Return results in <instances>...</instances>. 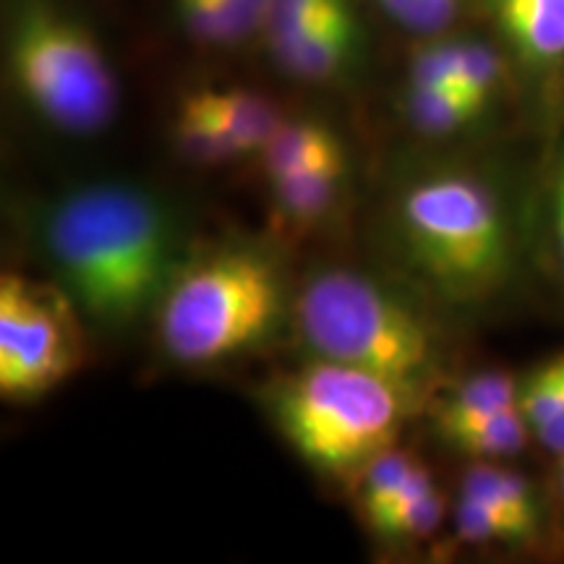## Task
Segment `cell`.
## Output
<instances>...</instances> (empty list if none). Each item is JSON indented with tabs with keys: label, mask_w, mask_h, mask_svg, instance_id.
Here are the masks:
<instances>
[{
	"label": "cell",
	"mask_w": 564,
	"mask_h": 564,
	"mask_svg": "<svg viewBox=\"0 0 564 564\" xmlns=\"http://www.w3.org/2000/svg\"><path fill=\"white\" fill-rule=\"evenodd\" d=\"M40 243L84 319L108 333L154 312L186 264L175 212L158 194L121 181L63 194L42 217Z\"/></svg>",
	"instance_id": "6da1fadb"
},
{
	"label": "cell",
	"mask_w": 564,
	"mask_h": 564,
	"mask_svg": "<svg viewBox=\"0 0 564 564\" xmlns=\"http://www.w3.org/2000/svg\"><path fill=\"white\" fill-rule=\"evenodd\" d=\"M394 217L408 259L442 301L484 308L510 291L520 236L491 175L474 167L421 175L400 194Z\"/></svg>",
	"instance_id": "7a4b0ae2"
},
{
	"label": "cell",
	"mask_w": 564,
	"mask_h": 564,
	"mask_svg": "<svg viewBox=\"0 0 564 564\" xmlns=\"http://www.w3.org/2000/svg\"><path fill=\"white\" fill-rule=\"evenodd\" d=\"M3 61L17 100L51 131L91 139L118 118V70L74 0H3Z\"/></svg>",
	"instance_id": "3957f363"
},
{
	"label": "cell",
	"mask_w": 564,
	"mask_h": 564,
	"mask_svg": "<svg viewBox=\"0 0 564 564\" xmlns=\"http://www.w3.org/2000/svg\"><path fill=\"white\" fill-rule=\"evenodd\" d=\"M295 324L316 358L379 373L411 394L429 382L440 358L429 322L352 270L316 272L295 299Z\"/></svg>",
	"instance_id": "277c9868"
},
{
	"label": "cell",
	"mask_w": 564,
	"mask_h": 564,
	"mask_svg": "<svg viewBox=\"0 0 564 564\" xmlns=\"http://www.w3.org/2000/svg\"><path fill=\"white\" fill-rule=\"evenodd\" d=\"M154 314L162 350L173 361L217 364L274 333L282 280L264 253L223 249L183 264Z\"/></svg>",
	"instance_id": "5b68a950"
},
{
	"label": "cell",
	"mask_w": 564,
	"mask_h": 564,
	"mask_svg": "<svg viewBox=\"0 0 564 564\" xmlns=\"http://www.w3.org/2000/svg\"><path fill=\"white\" fill-rule=\"evenodd\" d=\"M408 394L379 373L319 358L282 379L272 394V415L312 468L356 474L394 444Z\"/></svg>",
	"instance_id": "8992f818"
},
{
	"label": "cell",
	"mask_w": 564,
	"mask_h": 564,
	"mask_svg": "<svg viewBox=\"0 0 564 564\" xmlns=\"http://www.w3.org/2000/svg\"><path fill=\"white\" fill-rule=\"evenodd\" d=\"M84 314L58 282L0 278V394L11 403L45 398L87 361Z\"/></svg>",
	"instance_id": "52a82bcc"
},
{
	"label": "cell",
	"mask_w": 564,
	"mask_h": 564,
	"mask_svg": "<svg viewBox=\"0 0 564 564\" xmlns=\"http://www.w3.org/2000/svg\"><path fill=\"white\" fill-rule=\"evenodd\" d=\"M476 17L518 76L520 97L560 112L564 105V0H476Z\"/></svg>",
	"instance_id": "ba28073f"
},
{
	"label": "cell",
	"mask_w": 564,
	"mask_h": 564,
	"mask_svg": "<svg viewBox=\"0 0 564 564\" xmlns=\"http://www.w3.org/2000/svg\"><path fill=\"white\" fill-rule=\"evenodd\" d=\"M267 51L282 74L303 84H335L361 66L366 34L308 24L267 34Z\"/></svg>",
	"instance_id": "9c48e42d"
},
{
	"label": "cell",
	"mask_w": 564,
	"mask_h": 564,
	"mask_svg": "<svg viewBox=\"0 0 564 564\" xmlns=\"http://www.w3.org/2000/svg\"><path fill=\"white\" fill-rule=\"evenodd\" d=\"M175 112L215 126L243 158L262 152L285 123L274 100L246 87H199L181 97Z\"/></svg>",
	"instance_id": "30bf717a"
},
{
	"label": "cell",
	"mask_w": 564,
	"mask_h": 564,
	"mask_svg": "<svg viewBox=\"0 0 564 564\" xmlns=\"http://www.w3.org/2000/svg\"><path fill=\"white\" fill-rule=\"evenodd\" d=\"M186 37L209 51H236L264 37L270 0H173Z\"/></svg>",
	"instance_id": "8fae6325"
},
{
	"label": "cell",
	"mask_w": 564,
	"mask_h": 564,
	"mask_svg": "<svg viewBox=\"0 0 564 564\" xmlns=\"http://www.w3.org/2000/svg\"><path fill=\"white\" fill-rule=\"evenodd\" d=\"M400 110L411 129L426 139L465 137L497 112L460 87H426V84H403Z\"/></svg>",
	"instance_id": "7c38bea8"
},
{
	"label": "cell",
	"mask_w": 564,
	"mask_h": 564,
	"mask_svg": "<svg viewBox=\"0 0 564 564\" xmlns=\"http://www.w3.org/2000/svg\"><path fill=\"white\" fill-rule=\"evenodd\" d=\"M460 491L476 494L505 512L531 544L544 533V499L531 478L510 468L507 460H470L460 478Z\"/></svg>",
	"instance_id": "4fadbf2b"
},
{
	"label": "cell",
	"mask_w": 564,
	"mask_h": 564,
	"mask_svg": "<svg viewBox=\"0 0 564 564\" xmlns=\"http://www.w3.org/2000/svg\"><path fill=\"white\" fill-rule=\"evenodd\" d=\"M436 432L455 453L468 457V460H507L523 455L528 442L533 440L531 426H528L520 408L502 411L481 419H465L455 423H442Z\"/></svg>",
	"instance_id": "5bb4252c"
},
{
	"label": "cell",
	"mask_w": 564,
	"mask_h": 564,
	"mask_svg": "<svg viewBox=\"0 0 564 564\" xmlns=\"http://www.w3.org/2000/svg\"><path fill=\"white\" fill-rule=\"evenodd\" d=\"M264 175L270 181L312 167L345 162V150L337 133L319 121H285L270 144L259 152Z\"/></svg>",
	"instance_id": "9a60e30c"
},
{
	"label": "cell",
	"mask_w": 564,
	"mask_h": 564,
	"mask_svg": "<svg viewBox=\"0 0 564 564\" xmlns=\"http://www.w3.org/2000/svg\"><path fill=\"white\" fill-rule=\"evenodd\" d=\"M345 181V162L312 167L293 175L270 181L272 204L282 223L293 228H308V225L324 220L335 207Z\"/></svg>",
	"instance_id": "2e32d148"
},
{
	"label": "cell",
	"mask_w": 564,
	"mask_h": 564,
	"mask_svg": "<svg viewBox=\"0 0 564 564\" xmlns=\"http://www.w3.org/2000/svg\"><path fill=\"white\" fill-rule=\"evenodd\" d=\"M444 512H447L444 494L434 484L426 465H421L419 474L408 481L398 499L384 512H379L369 525L384 539H429L442 525Z\"/></svg>",
	"instance_id": "e0dca14e"
},
{
	"label": "cell",
	"mask_w": 564,
	"mask_h": 564,
	"mask_svg": "<svg viewBox=\"0 0 564 564\" xmlns=\"http://www.w3.org/2000/svg\"><path fill=\"white\" fill-rule=\"evenodd\" d=\"M520 379L507 371H478L463 382L449 387V392L434 408V423H455L465 419H481L518 405Z\"/></svg>",
	"instance_id": "ac0fdd59"
},
{
	"label": "cell",
	"mask_w": 564,
	"mask_h": 564,
	"mask_svg": "<svg viewBox=\"0 0 564 564\" xmlns=\"http://www.w3.org/2000/svg\"><path fill=\"white\" fill-rule=\"evenodd\" d=\"M421 465L423 463L419 457L403 453V449L392 444L390 449L371 457L361 470H356L358 505H361V512L366 514V523L394 502V497L405 489Z\"/></svg>",
	"instance_id": "d6986e66"
},
{
	"label": "cell",
	"mask_w": 564,
	"mask_h": 564,
	"mask_svg": "<svg viewBox=\"0 0 564 564\" xmlns=\"http://www.w3.org/2000/svg\"><path fill=\"white\" fill-rule=\"evenodd\" d=\"M455 531L457 539L470 546H531L525 533L505 512H499L497 507L476 497V494H457Z\"/></svg>",
	"instance_id": "ffe728a7"
},
{
	"label": "cell",
	"mask_w": 564,
	"mask_h": 564,
	"mask_svg": "<svg viewBox=\"0 0 564 564\" xmlns=\"http://www.w3.org/2000/svg\"><path fill=\"white\" fill-rule=\"evenodd\" d=\"M308 24L364 32L356 0H270V19H267L264 37Z\"/></svg>",
	"instance_id": "44dd1931"
},
{
	"label": "cell",
	"mask_w": 564,
	"mask_h": 564,
	"mask_svg": "<svg viewBox=\"0 0 564 564\" xmlns=\"http://www.w3.org/2000/svg\"><path fill=\"white\" fill-rule=\"evenodd\" d=\"M541 209H544V241L556 285L564 293V121L556 129L552 160L544 173V192H541Z\"/></svg>",
	"instance_id": "7402d4cb"
},
{
	"label": "cell",
	"mask_w": 564,
	"mask_h": 564,
	"mask_svg": "<svg viewBox=\"0 0 564 564\" xmlns=\"http://www.w3.org/2000/svg\"><path fill=\"white\" fill-rule=\"evenodd\" d=\"M556 494H560V502L564 510V455L556 457Z\"/></svg>",
	"instance_id": "603a6c76"
}]
</instances>
